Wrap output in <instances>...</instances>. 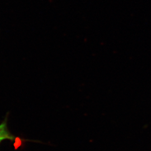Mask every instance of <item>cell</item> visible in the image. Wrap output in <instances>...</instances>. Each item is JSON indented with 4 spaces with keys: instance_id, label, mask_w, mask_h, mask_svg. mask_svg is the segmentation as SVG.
I'll return each instance as SVG.
<instances>
[{
    "instance_id": "obj_1",
    "label": "cell",
    "mask_w": 151,
    "mask_h": 151,
    "mask_svg": "<svg viewBox=\"0 0 151 151\" xmlns=\"http://www.w3.org/2000/svg\"><path fill=\"white\" fill-rule=\"evenodd\" d=\"M15 139V137L11 134L8 129L7 122L5 120L0 124V143L5 140L13 141Z\"/></svg>"
}]
</instances>
